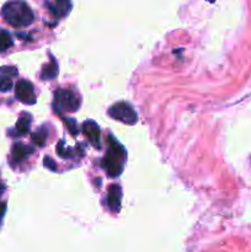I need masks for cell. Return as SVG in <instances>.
Here are the masks:
<instances>
[{
    "label": "cell",
    "instance_id": "277c9868",
    "mask_svg": "<svg viewBox=\"0 0 251 252\" xmlns=\"http://www.w3.org/2000/svg\"><path fill=\"white\" fill-rule=\"evenodd\" d=\"M108 115H110V117L113 118V120L120 121V122L126 123V125L129 126L135 125L138 121L137 112L133 110V107L129 103L123 102V101L111 106V107L108 108Z\"/></svg>",
    "mask_w": 251,
    "mask_h": 252
},
{
    "label": "cell",
    "instance_id": "8fae6325",
    "mask_svg": "<svg viewBox=\"0 0 251 252\" xmlns=\"http://www.w3.org/2000/svg\"><path fill=\"white\" fill-rule=\"evenodd\" d=\"M71 9L70 0H54V4H49V10L52 14L56 15L57 17H63L69 14Z\"/></svg>",
    "mask_w": 251,
    "mask_h": 252
},
{
    "label": "cell",
    "instance_id": "7a4b0ae2",
    "mask_svg": "<svg viewBox=\"0 0 251 252\" xmlns=\"http://www.w3.org/2000/svg\"><path fill=\"white\" fill-rule=\"evenodd\" d=\"M5 21L14 27H25L32 24L34 16L31 7L22 0H14L5 4L1 9Z\"/></svg>",
    "mask_w": 251,
    "mask_h": 252
},
{
    "label": "cell",
    "instance_id": "4fadbf2b",
    "mask_svg": "<svg viewBox=\"0 0 251 252\" xmlns=\"http://www.w3.org/2000/svg\"><path fill=\"white\" fill-rule=\"evenodd\" d=\"M14 44V41H12V37L6 30L0 29V53L10 49Z\"/></svg>",
    "mask_w": 251,
    "mask_h": 252
},
{
    "label": "cell",
    "instance_id": "5bb4252c",
    "mask_svg": "<svg viewBox=\"0 0 251 252\" xmlns=\"http://www.w3.org/2000/svg\"><path fill=\"white\" fill-rule=\"evenodd\" d=\"M47 135H48V132L46 130V128L41 127L32 134V142L36 145H38V147H43L44 143H46Z\"/></svg>",
    "mask_w": 251,
    "mask_h": 252
},
{
    "label": "cell",
    "instance_id": "ba28073f",
    "mask_svg": "<svg viewBox=\"0 0 251 252\" xmlns=\"http://www.w3.org/2000/svg\"><path fill=\"white\" fill-rule=\"evenodd\" d=\"M32 153H33V148L22 144V143H15L11 149V162L20 164V162L25 161Z\"/></svg>",
    "mask_w": 251,
    "mask_h": 252
},
{
    "label": "cell",
    "instance_id": "9a60e30c",
    "mask_svg": "<svg viewBox=\"0 0 251 252\" xmlns=\"http://www.w3.org/2000/svg\"><path fill=\"white\" fill-rule=\"evenodd\" d=\"M64 122H65V125L68 126V129H69V132L71 133V134L73 135H76L78 134V132H79V129H78V127H76V122L74 120H68V118H66V120H64Z\"/></svg>",
    "mask_w": 251,
    "mask_h": 252
},
{
    "label": "cell",
    "instance_id": "d6986e66",
    "mask_svg": "<svg viewBox=\"0 0 251 252\" xmlns=\"http://www.w3.org/2000/svg\"><path fill=\"white\" fill-rule=\"evenodd\" d=\"M209 1H211V2H213V1H214V0H209Z\"/></svg>",
    "mask_w": 251,
    "mask_h": 252
},
{
    "label": "cell",
    "instance_id": "3957f363",
    "mask_svg": "<svg viewBox=\"0 0 251 252\" xmlns=\"http://www.w3.org/2000/svg\"><path fill=\"white\" fill-rule=\"evenodd\" d=\"M80 102V97L68 89H59L54 93L53 107L56 112L59 113V116L78 111Z\"/></svg>",
    "mask_w": 251,
    "mask_h": 252
},
{
    "label": "cell",
    "instance_id": "6da1fadb",
    "mask_svg": "<svg viewBox=\"0 0 251 252\" xmlns=\"http://www.w3.org/2000/svg\"><path fill=\"white\" fill-rule=\"evenodd\" d=\"M107 153H106L105 158L102 159L101 165L111 177H117L122 174L126 159H127V154H126L125 148L111 134L107 137Z\"/></svg>",
    "mask_w": 251,
    "mask_h": 252
},
{
    "label": "cell",
    "instance_id": "8992f818",
    "mask_svg": "<svg viewBox=\"0 0 251 252\" xmlns=\"http://www.w3.org/2000/svg\"><path fill=\"white\" fill-rule=\"evenodd\" d=\"M19 71L15 66L11 65H6V66H1L0 68V91L1 93H7L12 89V79L15 76H17Z\"/></svg>",
    "mask_w": 251,
    "mask_h": 252
},
{
    "label": "cell",
    "instance_id": "e0dca14e",
    "mask_svg": "<svg viewBox=\"0 0 251 252\" xmlns=\"http://www.w3.org/2000/svg\"><path fill=\"white\" fill-rule=\"evenodd\" d=\"M5 209H6V206H5V203H0V221H1V218L4 217Z\"/></svg>",
    "mask_w": 251,
    "mask_h": 252
},
{
    "label": "cell",
    "instance_id": "7c38bea8",
    "mask_svg": "<svg viewBox=\"0 0 251 252\" xmlns=\"http://www.w3.org/2000/svg\"><path fill=\"white\" fill-rule=\"evenodd\" d=\"M57 75H58V64L56 63V61L53 58H51V63L44 65L43 69H42L41 78L43 80H52Z\"/></svg>",
    "mask_w": 251,
    "mask_h": 252
},
{
    "label": "cell",
    "instance_id": "2e32d148",
    "mask_svg": "<svg viewBox=\"0 0 251 252\" xmlns=\"http://www.w3.org/2000/svg\"><path fill=\"white\" fill-rule=\"evenodd\" d=\"M44 164H46L47 167H49L51 170H56V166H54V161L51 159V158H44Z\"/></svg>",
    "mask_w": 251,
    "mask_h": 252
},
{
    "label": "cell",
    "instance_id": "9c48e42d",
    "mask_svg": "<svg viewBox=\"0 0 251 252\" xmlns=\"http://www.w3.org/2000/svg\"><path fill=\"white\" fill-rule=\"evenodd\" d=\"M121 199H122V189L118 185H111L108 187L107 206L112 212H118L121 208Z\"/></svg>",
    "mask_w": 251,
    "mask_h": 252
},
{
    "label": "cell",
    "instance_id": "5b68a950",
    "mask_svg": "<svg viewBox=\"0 0 251 252\" xmlns=\"http://www.w3.org/2000/svg\"><path fill=\"white\" fill-rule=\"evenodd\" d=\"M15 96L17 100L26 105H33L36 102V94L33 85L29 80H19L15 86Z\"/></svg>",
    "mask_w": 251,
    "mask_h": 252
},
{
    "label": "cell",
    "instance_id": "30bf717a",
    "mask_svg": "<svg viewBox=\"0 0 251 252\" xmlns=\"http://www.w3.org/2000/svg\"><path fill=\"white\" fill-rule=\"evenodd\" d=\"M31 122H32V117L30 113H21V116H20L19 121H17L16 126H15V129L12 130V134H15L14 137H16V135H24L26 134L27 132L30 130V126H31Z\"/></svg>",
    "mask_w": 251,
    "mask_h": 252
},
{
    "label": "cell",
    "instance_id": "ac0fdd59",
    "mask_svg": "<svg viewBox=\"0 0 251 252\" xmlns=\"http://www.w3.org/2000/svg\"><path fill=\"white\" fill-rule=\"evenodd\" d=\"M4 189H5L4 184H1V182H0V196H1V193L4 192Z\"/></svg>",
    "mask_w": 251,
    "mask_h": 252
},
{
    "label": "cell",
    "instance_id": "52a82bcc",
    "mask_svg": "<svg viewBox=\"0 0 251 252\" xmlns=\"http://www.w3.org/2000/svg\"><path fill=\"white\" fill-rule=\"evenodd\" d=\"M83 133L89 142L96 148H100L101 143V130L97 123L94 121H86L83 123Z\"/></svg>",
    "mask_w": 251,
    "mask_h": 252
}]
</instances>
